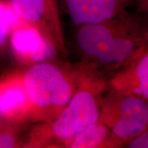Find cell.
<instances>
[{"mask_svg":"<svg viewBox=\"0 0 148 148\" xmlns=\"http://www.w3.org/2000/svg\"><path fill=\"white\" fill-rule=\"evenodd\" d=\"M140 19L127 12L97 23L78 26L76 42L84 63L92 62L118 35L131 28Z\"/></svg>","mask_w":148,"mask_h":148,"instance_id":"6","label":"cell"},{"mask_svg":"<svg viewBox=\"0 0 148 148\" xmlns=\"http://www.w3.org/2000/svg\"><path fill=\"white\" fill-rule=\"evenodd\" d=\"M123 144L108 127L98 121L75 136L66 147L114 148L121 147Z\"/></svg>","mask_w":148,"mask_h":148,"instance_id":"11","label":"cell"},{"mask_svg":"<svg viewBox=\"0 0 148 148\" xmlns=\"http://www.w3.org/2000/svg\"><path fill=\"white\" fill-rule=\"evenodd\" d=\"M30 106L22 72L0 78V121L21 124L29 120Z\"/></svg>","mask_w":148,"mask_h":148,"instance_id":"7","label":"cell"},{"mask_svg":"<svg viewBox=\"0 0 148 148\" xmlns=\"http://www.w3.org/2000/svg\"><path fill=\"white\" fill-rule=\"evenodd\" d=\"M21 19L54 47L57 53L67 54V49L57 0H10Z\"/></svg>","mask_w":148,"mask_h":148,"instance_id":"5","label":"cell"},{"mask_svg":"<svg viewBox=\"0 0 148 148\" xmlns=\"http://www.w3.org/2000/svg\"><path fill=\"white\" fill-rule=\"evenodd\" d=\"M19 125L0 121V148L17 147L21 145L18 134Z\"/></svg>","mask_w":148,"mask_h":148,"instance_id":"12","label":"cell"},{"mask_svg":"<svg viewBox=\"0 0 148 148\" xmlns=\"http://www.w3.org/2000/svg\"><path fill=\"white\" fill-rule=\"evenodd\" d=\"M147 49V30L140 20L131 28L115 37L95 60L81 66L102 79L103 75H112Z\"/></svg>","mask_w":148,"mask_h":148,"instance_id":"4","label":"cell"},{"mask_svg":"<svg viewBox=\"0 0 148 148\" xmlns=\"http://www.w3.org/2000/svg\"><path fill=\"white\" fill-rule=\"evenodd\" d=\"M64 8L77 26L97 23L126 12L132 0H62Z\"/></svg>","mask_w":148,"mask_h":148,"instance_id":"8","label":"cell"},{"mask_svg":"<svg viewBox=\"0 0 148 148\" xmlns=\"http://www.w3.org/2000/svg\"><path fill=\"white\" fill-rule=\"evenodd\" d=\"M111 92L148 100L147 49L127 65L111 75L106 83Z\"/></svg>","mask_w":148,"mask_h":148,"instance_id":"10","label":"cell"},{"mask_svg":"<svg viewBox=\"0 0 148 148\" xmlns=\"http://www.w3.org/2000/svg\"><path fill=\"white\" fill-rule=\"evenodd\" d=\"M99 105V121L123 143L147 130V101L141 98L110 91Z\"/></svg>","mask_w":148,"mask_h":148,"instance_id":"3","label":"cell"},{"mask_svg":"<svg viewBox=\"0 0 148 148\" xmlns=\"http://www.w3.org/2000/svg\"><path fill=\"white\" fill-rule=\"evenodd\" d=\"M9 40L15 58L28 65L49 60L57 53L38 31L25 23L11 31Z\"/></svg>","mask_w":148,"mask_h":148,"instance_id":"9","label":"cell"},{"mask_svg":"<svg viewBox=\"0 0 148 148\" xmlns=\"http://www.w3.org/2000/svg\"><path fill=\"white\" fill-rule=\"evenodd\" d=\"M76 91L68 104L53 119L39 123L23 144L25 147H66L73 138L99 121L97 96L106 85L85 70Z\"/></svg>","mask_w":148,"mask_h":148,"instance_id":"1","label":"cell"},{"mask_svg":"<svg viewBox=\"0 0 148 148\" xmlns=\"http://www.w3.org/2000/svg\"><path fill=\"white\" fill-rule=\"evenodd\" d=\"M9 40V29L3 9V1L0 0V58L4 54Z\"/></svg>","mask_w":148,"mask_h":148,"instance_id":"13","label":"cell"},{"mask_svg":"<svg viewBox=\"0 0 148 148\" xmlns=\"http://www.w3.org/2000/svg\"><path fill=\"white\" fill-rule=\"evenodd\" d=\"M22 75L30 106L29 120L41 123L53 119L68 104L82 73L79 68L45 60L29 65Z\"/></svg>","mask_w":148,"mask_h":148,"instance_id":"2","label":"cell"},{"mask_svg":"<svg viewBox=\"0 0 148 148\" xmlns=\"http://www.w3.org/2000/svg\"><path fill=\"white\" fill-rule=\"evenodd\" d=\"M127 147L130 148H147L148 147V132L144 131L132 139L127 142Z\"/></svg>","mask_w":148,"mask_h":148,"instance_id":"14","label":"cell"}]
</instances>
